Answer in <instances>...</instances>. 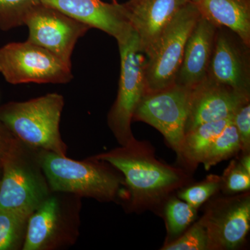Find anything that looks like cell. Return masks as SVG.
Here are the masks:
<instances>
[{
  "instance_id": "44dd1931",
  "label": "cell",
  "mask_w": 250,
  "mask_h": 250,
  "mask_svg": "<svg viewBox=\"0 0 250 250\" xmlns=\"http://www.w3.org/2000/svg\"><path fill=\"white\" fill-rule=\"evenodd\" d=\"M167 226L171 234L178 235L192 223L197 215V208L187 202L173 199L166 208Z\"/></svg>"
},
{
  "instance_id": "4316f807",
  "label": "cell",
  "mask_w": 250,
  "mask_h": 250,
  "mask_svg": "<svg viewBox=\"0 0 250 250\" xmlns=\"http://www.w3.org/2000/svg\"><path fill=\"white\" fill-rule=\"evenodd\" d=\"M241 164L242 167L245 169L248 172V173L250 174V154H248V153H246V155L243 156L242 158L241 162L239 163Z\"/></svg>"
},
{
  "instance_id": "277c9868",
  "label": "cell",
  "mask_w": 250,
  "mask_h": 250,
  "mask_svg": "<svg viewBox=\"0 0 250 250\" xmlns=\"http://www.w3.org/2000/svg\"><path fill=\"white\" fill-rule=\"evenodd\" d=\"M200 18L195 5L188 1L163 31L154 50L146 57L147 93L159 91L175 83L188 39Z\"/></svg>"
},
{
  "instance_id": "5b68a950",
  "label": "cell",
  "mask_w": 250,
  "mask_h": 250,
  "mask_svg": "<svg viewBox=\"0 0 250 250\" xmlns=\"http://www.w3.org/2000/svg\"><path fill=\"white\" fill-rule=\"evenodd\" d=\"M0 73L11 84H63L73 79L71 65L29 41L10 42L0 48Z\"/></svg>"
},
{
  "instance_id": "3957f363",
  "label": "cell",
  "mask_w": 250,
  "mask_h": 250,
  "mask_svg": "<svg viewBox=\"0 0 250 250\" xmlns=\"http://www.w3.org/2000/svg\"><path fill=\"white\" fill-rule=\"evenodd\" d=\"M121 54V77L118 96L108 117V125L123 146L135 141L131 129L135 111L147 93L146 56L134 31L118 42Z\"/></svg>"
},
{
  "instance_id": "d6986e66",
  "label": "cell",
  "mask_w": 250,
  "mask_h": 250,
  "mask_svg": "<svg viewBox=\"0 0 250 250\" xmlns=\"http://www.w3.org/2000/svg\"><path fill=\"white\" fill-rule=\"evenodd\" d=\"M241 149L239 135L233 121L229 123L208 149L202 164L206 170L234 155Z\"/></svg>"
},
{
  "instance_id": "ffe728a7",
  "label": "cell",
  "mask_w": 250,
  "mask_h": 250,
  "mask_svg": "<svg viewBox=\"0 0 250 250\" xmlns=\"http://www.w3.org/2000/svg\"><path fill=\"white\" fill-rule=\"evenodd\" d=\"M41 0H0V29L9 31L25 24Z\"/></svg>"
},
{
  "instance_id": "9a60e30c",
  "label": "cell",
  "mask_w": 250,
  "mask_h": 250,
  "mask_svg": "<svg viewBox=\"0 0 250 250\" xmlns=\"http://www.w3.org/2000/svg\"><path fill=\"white\" fill-rule=\"evenodd\" d=\"M207 78L250 95V72L246 60L231 37L220 32L219 27Z\"/></svg>"
},
{
  "instance_id": "ba28073f",
  "label": "cell",
  "mask_w": 250,
  "mask_h": 250,
  "mask_svg": "<svg viewBox=\"0 0 250 250\" xmlns=\"http://www.w3.org/2000/svg\"><path fill=\"white\" fill-rule=\"evenodd\" d=\"M25 25L29 29L28 41L47 49L71 66L77 41L91 28L42 4L28 16Z\"/></svg>"
},
{
  "instance_id": "83f0119b",
  "label": "cell",
  "mask_w": 250,
  "mask_h": 250,
  "mask_svg": "<svg viewBox=\"0 0 250 250\" xmlns=\"http://www.w3.org/2000/svg\"><path fill=\"white\" fill-rule=\"evenodd\" d=\"M3 125L1 124V123H0V141H1V131H2V128H3ZM2 146H1V143H0V157H2V159H6V158L9 157L10 155L7 154V153L4 152V149H3V148L1 147Z\"/></svg>"
},
{
  "instance_id": "cb8c5ba5",
  "label": "cell",
  "mask_w": 250,
  "mask_h": 250,
  "mask_svg": "<svg viewBox=\"0 0 250 250\" xmlns=\"http://www.w3.org/2000/svg\"><path fill=\"white\" fill-rule=\"evenodd\" d=\"M164 250H208V236L201 220L195 223L183 236L162 248Z\"/></svg>"
},
{
  "instance_id": "f1b7e54d",
  "label": "cell",
  "mask_w": 250,
  "mask_h": 250,
  "mask_svg": "<svg viewBox=\"0 0 250 250\" xmlns=\"http://www.w3.org/2000/svg\"><path fill=\"white\" fill-rule=\"evenodd\" d=\"M113 1H114L115 2H116V0H113Z\"/></svg>"
},
{
  "instance_id": "52a82bcc",
  "label": "cell",
  "mask_w": 250,
  "mask_h": 250,
  "mask_svg": "<svg viewBox=\"0 0 250 250\" xmlns=\"http://www.w3.org/2000/svg\"><path fill=\"white\" fill-rule=\"evenodd\" d=\"M192 89L173 85L144 95L133 120L154 126L180 156L186 134Z\"/></svg>"
},
{
  "instance_id": "8992f818",
  "label": "cell",
  "mask_w": 250,
  "mask_h": 250,
  "mask_svg": "<svg viewBox=\"0 0 250 250\" xmlns=\"http://www.w3.org/2000/svg\"><path fill=\"white\" fill-rule=\"evenodd\" d=\"M41 166L51 188L56 191L110 199L119 188V179L100 166L67 159L48 152L41 157Z\"/></svg>"
},
{
  "instance_id": "2e32d148",
  "label": "cell",
  "mask_w": 250,
  "mask_h": 250,
  "mask_svg": "<svg viewBox=\"0 0 250 250\" xmlns=\"http://www.w3.org/2000/svg\"><path fill=\"white\" fill-rule=\"evenodd\" d=\"M202 17L217 27L233 31L246 47L250 45V0H190Z\"/></svg>"
},
{
  "instance_id": "6da1fadb",
  "label": "cell",
  "mask_w": 250,
  "mask_h": 250,
  "mask_svg": "<svg viewBox=\"0 0 250 250\" xmlns=\"http://www.w3.org/2000/svg\"><path fill=\"white\" fill-rule=\"evenodd\" d=\"M124 174L136 206L159 203L185 180L181 170L163 164L135 140L122 149L100 156Z\"/></svg>"
},
{
  "instance_id": "484cf974",
  "label": "cell",
  "mask_w": 250,
  "mask_h": 250,
  "mask_svg": "<svg viewBox=\"0 0 250 250\" xmlns=\"http://www.w3.org/2000/svg\"><path fill=\"white\" fill-rule=\"evenodd\" d=\"M233 123L239 135L241 149L245 152L248 153L250 146V102L243 104L236 110L233 114Z\"/></svg>"
},
{
  "instance_id": "d4e9b609",
  "label": "cell",
  "mask_w": 250,
  "mask_h": 250,
  "mask_svg": "<svg viewBox=\"0 0 250 250\" xmlns=\"http://www.w3.org/2000/svg\"><path fill=\"white\" fill-rule=\"evenodd\" d=\"M222 184L225 190L228 192L247 191L250 187V174L240 164L232 162L227 169L221 179Z\"/></svg>"
},
{
  "instance_id": "4fadbf2b",
  "label": "cell",
  "mask_w": 250,
  "mask_h": 250,
  "mask_svg": "<svg viewBox=\"0 0 250 250\" xmlns=\"http://www.w3.org/2000/svg\"><path fill=\"white\" fill-rule=\"evenodd\" d=\"M250 95L215 83L206 78L192 89L186 133L199 125L232 117Z\"/></svg>"
},
{
  "instance_id": "7c38bea8",
  "label": "cell",
  "mask_w": 250,
  "mask_h": 250,
  "mask_svg": "<svg viewBox=\"0 0 250 250\" xmlns=\"http://www.w3.org/2000/svg\"><path fill=\"white\" fill-rule=\"evenodd\" d=\"M190 0H129L122 4L125 16L149 57L167 24Z\"/></svg>"
},
{
  "instance_id": "7402d4cb",
  "label": "cell",
  "mask_w": 250,
  "mask_h": 250,
  "mask_svg": "<svg viewBox=\"0 0 250 250\" xmlns=\"http://www.w3.org/2000/svg\"><path fill=\"white\" fill-rule=\"evenodd\" d=\"M28 218L0 208V250L12 249Z\"/></svg>"
},
{
  "instance_id": "7a4b0ae2",
  "label": "cell",
  "mask_w": 250,
  "mask_h": 250,
  "mask_svg": "<svg viewBox=\"0 0 250 250\" xmlns=\"http://www.w3.org/2000/svg\"><path fill=\"white\" fill-rule=\"evenodd\" d=\"M63 106V97L57 93L9 103L0 108V123L21 141L65 156L66 148L59 132Z\"/></svg>"
},
{
  "instance_id": "ac0fdd59",
  "label": "cell",
  "mask_w": 250,
  "mask_h": 250,
  "mask_svg": "<svg viewBox=\"0 0 250 250\" xmlns=\"http://www.w3.org/2000/svg\"><path fill=\"white\" fill-rule=\"evenodd\" d=\"M30 216L23 250H40L55 232L59 218L57 200L54 197L46 199Z\"/></svg>"
},
{
  "instance_id": "603a6c76",
  "label": "cell",
  "mask_w": 250,
  "mask_h": 250,
  "mask_svg": "<svg viewBox=\"0 0 250 250\" xmlns=\"http://www.w3.org/2000/svg\"><path fill=\"white\" fill-rule=\"evenodd\" d=\"M221 184L220 177L210 176L201 183L186 188L179 193V197L194 208H198L218 191Z\"/></svg>"
},
{
  "instance_id": "8fae6325",
  "label": "cell",
  "mask_w": 250,
  "mask_h": 250,
  "mask_svg": "<svg viewBox=\"0 0 250 250\" xmlns=\"http://www.w3.org/2000/svg\"><path fill=\"white\" fill-rule=\"evenodd\" d=\"M41 4L58 10L69 17L113 36L120 42L126 40L132 27L122 4L102 0H41Z\"/></svg>"
},
{
  "instance_id": "5bb4252c",
  "label": "cell",
  "mask_w": 250,
  "mask_h": 250,
  "mask_svg": "<svg viewBox=\"0 0 250 250\" xmlns=\"http://www.w3.org/2000/svg\"><path fill=\"white\" fill-rule=\"evenodd\" d=\"M218 28L200 15L186 44L176 83L193 89L207 78Z\"/></svg>"
},
{
  "instance_id": "30bf717a",
  "label": "cell",
  "mask_w": 250,
  "mask_h": 250,
  "mask_svg": "<svg viewBox=\"0 0 250 250\" xmlns=\"http://www.w3.org/2000/svg\"><path fill=\"white\" fill-rule=\"evenodd\" d=\"M4 160L0 208L29 218L47 199L45 187L27 166L11 156Z\"/></svg>"
},
{
  "instance_id": "9c48e42d",
  "label": "cell",
  "mask_w": 250,
  "mask_h": 250,
  "mask_svg": "<svg viewBox=\"0 0 250 250\" xmlns=\"http://www.w3.org/2000/svg\"><path fill=\"white\" fill-rule=\"evenodd\" d=\"M208 249L231 250L241 246L249 232V194L219 200L201 219Z\"/></svg>"
},
{
  "instance_id": "e0dca14e",
  "label": "cell",
  "mask_w": 250,
  "mask_h": 250,
  "mask_svg": "<svg viewBox=\"0 0 250 250\" xmlns=\"http://www.w3.org/2000/svg\"><path fill=\"white\" fill-rule=\"evenodd\" d=\"M233 117L203 123L186 133L179 157L191 166L202 163L212 143L233 121Z\"/></svg>"
}]
</instances>
